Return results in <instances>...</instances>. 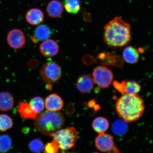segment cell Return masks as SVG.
Segmentation results:
<instances>
[{
    "label": "cell",
    "instance_id": "d4e9b609",
    "mask_svg": "<svg viewBox=\"0 0 153 153\" xmlns=\"http://www.w3.org/2000/svg\"><path fill=\"white\" fill-rule=\"evenodd\" d=\"M59 148L57 145L53 141L46 144L44 149L45 153H57L58 152Z\"/></svg>",
    "mask_w": 153,
    "mask_h": 153
},
{
    "label": "cell",
    "instance_id": "7c38bea8",
    "mask_svg": "<svg viewBox=\"0 0 153 153\" xmlns=\"http://www.w3.org/2000/svg\"><path fill=\"white\" fill-rule=\"evenodd\" d=\"M51 30L48 27L45 25L38 26L34 30L33 35L31 37L34 43L39 41H45L50 37Z\"/></svg>",
    "mask_w": 153,
    "mask_h": 153
},
{
    "label": "cell",
    "instance_id": "e0dca14e",
    "mask_svg": "<svg viewBox=\"0 0 153 153\" xmlns=\"http://www.w3.org/2000/svg\"><path fill=\"white\" fill-rule=\"evenodd\" d=\"M124 60L129 64H134L138 62L139 55L138 51L132 46H128L124 49L123 53Z\"/></svg>",
    "mask_w": 153,
    "mask_h": 153
},
{
    "label": "cell",
    "instance_id": "277c9868",
    "mask_svg": "<svg viewBox=\"0 0 153 153\" xmlns=\"http://www.w3.org/2000/svg\"><path fill=\"white\" fill-rule=\"evenodd\" d=\"M49 136L53 137V142L58 148L64 150L73 148L78 140L77 131L73 127L60 129Z\"/></svg>",
    "mask_w": 153,
    "mask_h": 153
},
{
    "label": "cell",
    "instance_id": "52a82bcc",
    "mask_svg": "<svg viewBox=\"0 0 153 153\" xmlns=\"http://www.w3.org/2000/svg\"><path fill=\"white\" fill-rule=\"evenodd\" d=\"M95 143L97 148L103 152L108 153L116 147L114 137L105 133L99 134L95 139Z\"/></svg>",
    "mask_w": 153,
    "mask_h": 153
},
{
    "label": "cell",
    "instance_id": "7402d4cb",
    "mask_svg": "<svg viewBox=\"0 0 153 153\" xmlns=\"http://www.w3.org/2000/svg\"><path fill=\"white\" fill-rule=\"evenodd\" d=\"M13 123L12 118L5 114H0V131H5L13 127Z\"/></svg>",
    "mask_w": 153,
    "mask_h": 153
},
{
    "label": "cell",
    "instance_id": "6da1fadb",
    "mask_svg": "<svg viewBox=\"0 0 153 153\" xmlns=\"http://www.w3.org/2000/svg\"><path fill=\"white\" fill-rule=\"evenodd\" d=\"M144 101L138 94L126 93L116 101L117 113L127 123L137 121L145 110Z\"/></svg>",
    "mask_w": 153,
    "mask_h": 153
},
{
    "label": "cell",
    "instance_id": "3957f363",
    "mask_svg": "<svg viewBox=\"0 0 153 153\" xmlns=\"http://www.w3.org/2000/svg\"><path fill=\"white\" fill-rule=\"evenodd\" d=\"M65 119L62 113L47 111L38 114L34 125L43 135H50L60 130L64 126Z\"/></svg>",
    "mask_w": 153,
    "mask_h": 153
},
{
    "label": "cell",
    "instance_id": "484cf974",
    "mask_svg": "<svg viewBox=\"0 0 153 153\" xmlns=\"http://www.w3.org/2000/svg\"><path fill=\"white\" fill-rule=\"evenodd\" d=\"M126 82H123L120 83L117 81H114L113 83L114 87L120 93L122 94L126 93Z\"/></svg>",
    "mask_w": 153,
    "mask_h": 153
},
{
    "label": "cell",
    "instance_id": "83f0119b",
    "mask_svg": "<svg viewBox=\"0 0 153 153\" xmlns=\"http://www.w3.org/2000/svg\"><path fill=\"white\" fill-rule=\"evenodd\" d=\"M99 153L97 152H93V153Z\"/></svg>",
    "mask_w": 153,
    "mask_h": 153
},
{
    "label": "cell",
    "instance_id": "cb8c5ba5",
    "mask_svg": "<svg viewBox=\"0 0 153 153\" xmlns=\"http://www.w3.org/2000/svg\"><path fill=\"white\" fill-rule=\"evenodd\" d=\"M126 93L130 94H137L141 90L139 84L134 81L126 82Z\"/></svg>",
    "mask_w": 153,
    "mask_h": 153
},
{
    "label": "cell",
    "instance_id": "44dd1931",
    "mask_svg": "<svg viewBox=\"0 0 153 153\" xmlns=\"http://www.w3.org/2000/svg\"><path fill=\"white\" fill-rule=\"evenodd\" d=\"M12 145V140L9 135H0V152L5 153L8 152L10 150Z\"/></svg>",
    "mask_w": 153,
    "mask_h": 153
},
{
    "label": "cell",
    "instance_id": "30bf717a",
    "mask_svg": "<svg viewBox=\"0 0 153 153\" xmlns=\"http://www.w3.org/2000/svg\"><path fill=\"white\" fill-rule=\"evenodd\" d=\"M40 50L44 56L53 57L58 53L59 46L56 41L53 39H47L40 45Z\"/></svg>",
    "mask_w": 153,
    "mask_h": 153
},
{
    "label": "cell",
    "instance_id": "603a6c76",
    "mask_svg": "<svg viewBox=\"0 0 153 153\" xmlns=\"http://www.w3.org/2000/svg\"><path fill=\"white\" fill-rule=\"evenodd\" d=\"M28 148L32 152L39 153L43 151L45 147L41 140L35 139L32 140L29 143Z\"/></svg>",
    "mask_w": 153,
    "mask_h": 153
},
{
    "label": "cell",
    "instance_id": "ba28073f",
    "mask_svg": "<svg viewBox=\"0 0 153 153\" xmlns=\"http://www.w3.org/2000/svg\"><path fill=\"white\" fill-rule=\"evenodd\" d=\"M7 42L12 48H22L26 43L25 36L22 30L19 29H13L9 32L7 36Z\"/></svg>",
    "mask_w": 153,
    "mask_h": 153
},
{
    "label": "cell",
    "instance_id": "2e32d148",
    "mask_svg": "<svg viewBox=\"0 0 153 153\" xmlns=\"http://www.w3.org/2000/svg\"><path fill=\"white\" fill-rule=\"evenodd\" d=\"M26 18L29 24L33 25H37L43 22L44 16L42 12L40 9H31L26 13Z\"/></svg>",
    "mask_w": 153,
    "mask_h": 153
},
{
    "label": "cell",
    "instance_id": "5bb4252c",
    "mask_svg": "<svg viewBox=\"0 0 153 153\" xmlns=\"http://www.w3.org/2000/svg\"><path fill=\"white\" fill-rule=\"evenodd\" d=\"M14 97L8 92L0 93V111L7 112L11 110L14 106Z\"/></svg>",
    "mask_w": 153,
    "mask_h": 153
},
{
    "label": "cell",
    "instance_id": "9c48e42d",
    "mask_svg": "<svg viewBox=\"0 0 153 153\" xmlns=\"http://www.w3.org/2000/svg\"><path fill=\"white\" fill-rule=\"evenodd\" d=\"M94 83L92 76L88 74H83L78 78L76 88L82 93H87L93 89Z\"/></svg>",
    "mask_w": 153,
    "mask_h": 153
},
{
    "label": "cell",
    "instance_id": "4fadbf2b",
    "mask_svg": "<svg viewBox=\"0 0 153 153\" xmlns=\"http://www.w3.org/2000/svg\"><path fill=\"white\" fill-rule=\"evenodd\" d=\"M17 111L21 118L25 119L35 120L38 114L32 109L29 104L22 101L19 103Z\"/></svg>",
    "mask_w": 153,
    "mask_h": 153
},
{
    "label": "cell",
    "instance_id": "7a4b0ae2",
    "mask_svg": "<svg viewBox=\"0 0 153 153\" xmlns=\"http://www.w3.org/2000/svg\"><path fill=\"white\" fill-rule=\"evenodd\" d=\"M104 40L112 47H120L127 45L131 38V25L116 17L104 27Z\"/></svg>",
    "mask_w": 153,
    "mask_h": 153
},
{
    "label": "cell",
    "instance_id": "8992f818",
    "mask_svg": "<svg viewBox=\"0 0 153 153\" xmlns=\"http://www.w3.org/2000/svg\"><path fill=\"white\" fill-rule=\"evenodd\" d=\"M40 74L45 82L53 83L58 81L62 75L61 68L56 63L48 62L42 68Z\"/></svg>",
    "mask_w": 153,
    "mask_h": 153
},
{
    "label": "cell",
    "instance_id": "4316f807",
    "mask_svg": "<svg viewBox=\"0 0 153 153\" xmlns=\"http://www.w3.org/2000/svg\"><path fill=\"white\" fill-rule=\"evenodd\" d=\"M108 153H121L120 152V151L118 150L116 146L113 149V150L111 151V152Z\"/></svg>",
    "mask_w": 153,
    "mask_h": 153
},
{
    "label": "cell",
    "instance_id": "8fae6325",
    "mask_svg": "<svg viewBox=\"0 0 153 153\" xmlns=\"http://www.w3.org/2000/svg\"><path fill=\"white\" fill-rule=\"evenodd\" d=\"M45 106L48 110L57 111L64 106V101L61 97L56 94H53L47 97L45 100Z\"/></svg>",
    "mask_w": 153,
    "mask_h": 153
},
{
    "label": "cell",
    "instance_id": "9a60e30c",
    "mask_svg": "<svg viewBox=\"0 0 153 153\" xmlns=\"http://www.w3.org/2000/svg\"><path fill=\"white\" fill-rule=\"evenodd\" d=\"M64 6L60 1L52 0L49 3L47 7L48 15L52 18L60 17L64 12Z\"/></svg>",
    "mask_w": 153,
    "mask_h": 153
},
{
    "label": "cell",
    "instance_id": "5b68a950",
    "mask_svg": "<svg viewBox=\"0 0 153 153\" xmlns=\"http://www.w3.org/2000/svg\"><path fill=\"white\" fill-rule=\"evenodd\" d=\"M92 76L94 83L102 89L108 87L112 83L114 78L111 71L104 66H99L95 68Z\"/></svg>",
    "mask_w": 153,
    "mask_h": 153
},
{
    "label": "cell",
    "instance_id": "ac0fdd59",
    "mask_svg": "<svg viewBox=\"0 0 153 153\" xmlns=\"http://www.w3.org/2000/svg\"><path fill=\"white\" fill-rule=\"evenodd\" d=\"M92 124L94 130L99 134L105 133L109 127L108 120L103 117H98L95 118Z\"/></svg>",
    "mask_w": 153,
    "mask_h": 153
},
{
    "label": "cell",
    "instance_id": "ffe728a7",
    "mask_svg": "<svg viewBox=\"0 0 153 153\" xmlns=\"http://www.w3.org/2000/svg\"><path fill=\"white\" fill-rule=\"evenodd\" d=\"M64 3L65 8L68 13L76 14L79 10V0H64Z\"/></svg>",
    "mask_w": 153,
    "mask_h": 153
},
{
    "label": "cell",
    "instance_id": "d6986e66",
    "mask_svg": "<svg viewBox=\"0 0 153 153\" xmlns=\"http://www.w3.org/2000/svg\"><path fill=\"white\" fill-rule=\"evenodd\" d=\"M29 104L34 111L39 114L43 111L45 108V104L42 98L36 97L30 99Z\"/></svg>",
    "mask_w": 153,
    "mask_h": 153
}]
</instances>
